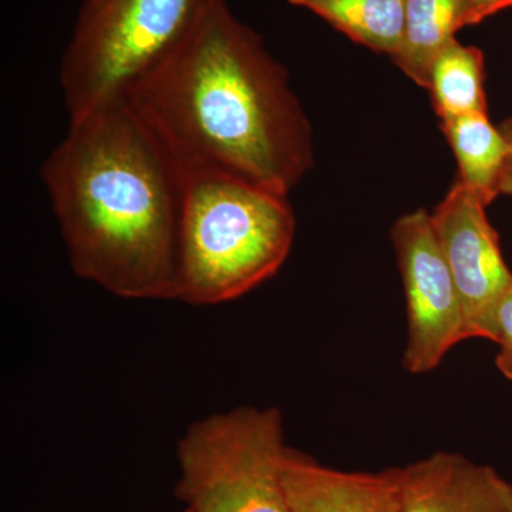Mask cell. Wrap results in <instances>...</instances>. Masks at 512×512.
Instances as JSON below:
<instances>
[{"label": "cell", "instance_id": "4", "mask_svg": "<svg viewBox=\"0 0 512 512\" xmlns=\"http://www.w3.org/2000/svg\"><path fill=\"white\" fill-rule=\"evenodd\" d=\"M214 0H80L60 62L69 121L119 103Z\"/></svg>", "mask_w": 512, "mask_h": 512}, {"label": "cell", "instance_id": "12", "mask_svg": "<svg viewBox=\"0 0 512 512\" xmlns=\"http://www.w3.org/2000/svg\"><path fill=\"white\" fill-rule=\"evenodd\" d=\"M466 0H406V22L393 62L409 79L426 89L431 63L463 29Z\"/></svg>", "mask_w": 512, "mask_h": 512}, {"label": "cell", "instance_id": "11", "mask_svg": "<svg viewBox=\"0 0 512 512\" xmlns=\"http://www.w3.org/2000/svg\"><path fill=\"white\" fill-rule=\"evenodd\" d=\"M309 10L343 35L393 57L403 43L406 0H286Z\"/></svg>", "mask_w": 512, "mask_h": 512}, {"label": "cell", "instance_id": "16", "mask_svg": "<svg viewBox=\"0 0 512 512\" xmlns=\"http://www.w3.org/2000/svg\"><path fill=\"white\" fill-rule=\"evenodd\" d=\"M498 128L508 144L507 163H505L503 180H501V195H511L512 197V119L504 121Z\"/></svg>", "mask_w": 512, "mask_h": 512}, {"label": "cell", "instance_id": "2", "mask_svg": "<svg viewBox=\"0 0 512 512\" xmlns=\"http://www.w3.org/2000/svg\"><path fill=\"white\" fill-rule=\"evenodd\" d=\"M42 180L74 274L119 298L177 299L183 181L123 101L69 121Z\"/></svg>", "mask_w": 512, "mask_h": 512}, {"label": "cell", "instance_id": "14", "mask_svg": "<svg viewBox=\"0 0 512 512\" xmlns=\"http://www.w3.org/2000/svg\"><path fill=\"white\" fill-rule=\"evenodd\" d=\"M485 340L498 346L495 366L505 379L512 380V286L495 305Z\"/></svg>", "mask_w": 512, "mask_h": 512}, {"label": "cell", "instance_id": "8", "mask_svg": "<svg viewBox=\"0 0 512 512\" xmlns=\"http://www.w3.org/2000/svg\"><path fill=\"white\" fill-rule=\"evenodd\" d=\"M400 512H512V485L493 467L439 451L402 467Z\"/></svg>", "mask_w": 512, "mask_h": 512}, {"label": "cell", "instance_id": "17", "mask_svg": "<svg viewBox=\"0 0 512 512\" xmlns=\"http://www.w3.org/2000/svg\"><path fill=\"white\" fill-rule=\"evenodd\" d=\"M183 512H188L187 510H184Z\"/></svg>", "mask_w": 512, "mask_h": 512}, {"label": "cell", "instance_id": "15", "mask_svg": "<svg viewBox=\"0 0 512 512\" xmlns=\"http://www.w3.org/2000/svg\"><path fill=\"white\" fill-rule=\"evenodd\" d=\"M512 0H466L461 25H477L501 10L511 8Z\"/></svg>", "mask_w": 512, "mask_h": 512}, {"label": "cell", "instance_id": "5", "mask_svg": "<svg viewBox=\"0 0 512 512\" xmlns=\"http://www.w3.org/2000/svg\"><path fill=\"white\" fill-rule=\"evenodd\" d=\"M284 419L242 406L188 427L177 444L175 494L188 512H288Z\"/></svg>", "mask_w": 512, "mask_h": 512}, {"label": "cell", "instance_id": "7", "mask_svg": "<svg viewBox=\"0 0 512 512\" xmlns=\"http://www.w3.org/2000/svg\"><path fill=\"white\" fill-rule=\"evenodd\" d=\"M485 205L457 183L431 214L434 232L466 313L468 340L487 339L495 305L512 286L500 237Z\"/></svg>", "mask_w": 512, "mask_h": 512}, {"label": "cell", "instance_id": "3", "mask_svg": "<svg viewBox=\"0 0 512 512\" xmlns=\"http://www.w3.org/2000/svg\"><path fill=\"white\" fill-rule=\"evenodd\" d=\"M296 220L288 195L225 174L183 180L177 299L220 305L278 274Z\"/></svg>", "mask_w": 512, "mask_h": 512}, {"label": "cell", "instance_id": "1", "mask_svg": "<svg viewBox=\"0 0 512 512\" xmlns=\"http://www.w3.org/2000/svg\"><path fill=\"white\" fill-rule=\"evenodd\" d=\"M121 101L181 181L225 174L288 195L315 163L288 73L227 0H214Z\"/></svg>", "mask_w": 512, "mask_h": 512}, {"label": "cell", "instance_id": "13", "mask_svg": "<svg viewBox=\"0 0 512 512\" xmlns=\"http://www.w3.org/2000/svg\"><path fill=\"white\" fill-rule=\"evenodd\" d=\"M426 90L440 121L487 113L483 52L454 39L431 63Z\"/></svg>", "mask_w": 512, "mask_h": 512}, {"label": "cell", "instance_id": "9", "mask_svg": "<svg viewBox=\"0 0 512 512\" xmlns=\"http://www.w3.org/2000/svg\"><path fill=\"white\" fill-rule=\"evenodd\" d=\"M288 512H400L402 467L342 471L289 447L284 463Z\"/></svg>", "mask_w": 512, "mask_h": 512}, {"label": "cell", "instance_id": "10", "mask_svg": "<svg viewBox=\"0 0 512 512\" xmlns=\"http://www.w3.org/2000/svg\"><path fill=\"white\" fill-rule=\"evenodd\" d=\"M451 150L456 156L460 178L468 191L485 207L501 195L508 144L488 113L466 114L441 121Z\"/></svg>", "mask_w": 512, "mask_h": 512}, {"label": "cell", "instance_id": "6", "mask_svg": "<svg viewBox=\"0 0 512 512\" xmlns=\"http://www.w3.org/2000/svg\"><path fill=\"white\" fill-rule=\"evenodd\" d=\"M392 242L406 302L402 365L413 375H424L468 340L466 313L429 212L421 208L400 217Z\"/></svg>", "mask_w": 512, "mask_h": 512}]
</instances>
